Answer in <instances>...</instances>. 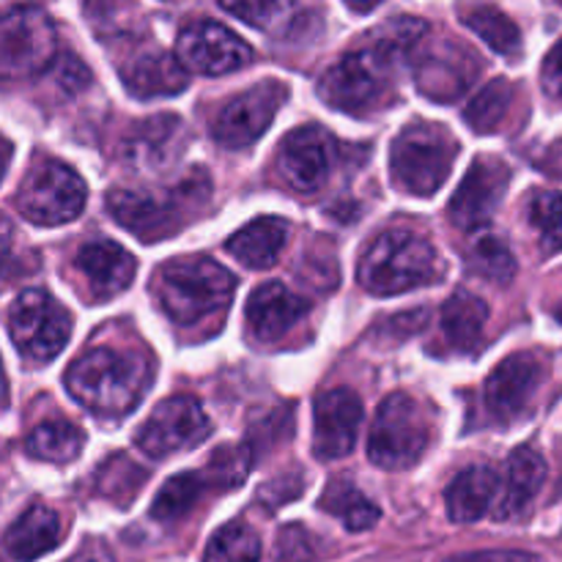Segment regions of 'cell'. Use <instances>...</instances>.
Instances as JSON below:
<instances>
[{
  "mask_svg": "<svg viewBox=\"0 0 562 562\" xmlns=\"http://www.w3.org/2000/svg\"><path fill=\"white\" fill-rule=\"evenodd\" d=\"M428 25L417 16H395L366 38L362 47L340 58L318 82V97L335 110L362 115L387 102L395 71L420 47Z\"/></svg>",
  "mask_w": 562,
  "mask_h": 562,
  "instance_id": "obj_1",
  "label": "cell"
},
{
  "mask_svg": "<svg viewBox=\"0 0 562 562\" xmlns=\"http://www.w3.org/2000/svg\"><path fill=\"white\" fill-rule=\"evenodd\" d=\"M151 387V366L137 351L91 349L66 371V390L93 415H130Z\"/></svg>",
  "mask_w": 562,
  "mask_h": 562,
  "instance_id": "obj_2",
  "label": "cell"
},
{
  "mask_svg": "<svg viewBox=\"0 0 562 562\" xmlns=\"http://www.w3.org/2000/svg\"><path fill=\"white\" fill-rule=\"evenodd\" d=\"M234 274L203 256L173 258L154 278L159 307L181 327H192L214 313H223L234 300Z\"/></svg>",
  "mask_w": 562,
  "mask_h": 562,
  "instance_id": "obj_3",
  "label": "cell"
},
{
  "mask_svg": "<svg viewBox=\"0 0 562 562\" xmlns=\"http://www.w3.org/2000/svg\"><path fill=\"white\" fill-rule=\"evenodd\" d=\"M209 195H212V181L206 170H195L165 192L110 190L108 212L137 239L159 241L176 234L209 201Z\"/></svg>",
  "mask_w": 562,
  "mask_h": 562,
  "instance_id": "obj_4",
  "label": "cell"
},
{
  "mask_svg": "<svg viewBox=\"0 0 562 562\" xmlns=\"http://www.w3.org/2000/svg\"><path fill=\"white\" fill-rule=\"evenodd\" d=\"M357 278L368 294L395 296L442 278V261L423 236L412 231H387L368 247Z\"/></svg>",
  "mask_w": 562,
  "mask_h": 562,
  "instance_id": "obj_5",
  "label": "cell"
},
{
  "mask_svg": "<svg viewBox=\"0 0 562 562\" xmlns=\"http://www.w3.org/2000/svg\"><path fill=\"white\" fill-rule=\"evenodd\" d=\"M459 157V143L445 126L412 124L390 148V176L409 195L428 198L448 181Z\"/></svg>",
  "mask_w": 562,
  "mask_h": 562,
  "instance_id": "obj_6",
  "label": "cell"
},
{
  "mask_svg": "<svg viewBox=\"0 0 562 562\" xmlns=\"http://www.w3.org/2000/svg\"><path fill=\"white\" fill-rule=\"evenodd\" d=\"M431 428L423 406L412 395L393 393L379 404L373 417L368 456L382 470H406L428 448Z\"/></svg>",
  "mask_w": 562,
  "mask_h": 562,
  "instance_id": "obj_7",
  "label": "cell"
},
{
  "mask_svg": "<svg viewBox=\"0 0 562 562\" xmlns=\"http://www.w3.org/2000/svg\"><path fill=\"white\" fill-rule=\"evenodd\" d=\"M58 53V36L49 14L36 5H20L0 14V80H25L47 69Z\"/></svg>",
  "mask_w": 562,
  "mask_h": 562,
  "instance_id": "obj_8",
  "label": "cell"
},
{
  "mask_svg": "<svg viewBox=\"0 0 562 562\" xmlns=\"http://www.w3.org/2000/svg\"><path fill=\"white\" fill-rule=\"evenodd\" d=\"M9 333L16 351L33 366L53 362L71 338V316L47 291H22L9 307Z\"/></svg>",
  "mask_w": 562,
  "mask_h": 562,
  "instance_id": "obj_9",
  "label": "cell"
},
{
  "mask_svg": "<svg viewBox=\"0 0 562 562\" xmlns=\"http://www.w3.org/2000/svg\"><path fill=\"white\" fill-rule=\"evenodd\" d=\"M86 195V181L77 176L75 168L58 159H44L22 181L16 192V209L22 217L36 225H64L82 212Z\"/></svg>",
  "mask_w": 562,
  "mask_h": 562,
  "instance_id": "obj_10",
  "label": "cell"
},
{
  "mask_svg": "<svg viewBox=\"0 0 562 562\" xmlns=\"http://www.w3.org/2000/svg\"><path fill=\"white\" fill-rule=\"evenodd\" d=\"M212 434V420L190 395L162 401L137 431V448L148 459H165L201 445Z\"/></svg>",
  "mask_w": 562,
  "mask_h": 562,
  "instance_id": "obj_11",
  "label": "cell"
},
{
  "mask_svg": "<svg viewBox=\"0 0 562 562\" xmlns=\"http://www.w3.org/2000/svg\"><path fill=\"white\" fill-rule=\"evenodd\" d=\"M289 88L278 80H263L231 99L212 121V137L225 148H247L256 143L278 115Z\"/></svg>",
  "mask_w": 562,
  "mask_h": 562,
  "instance_id": "obj_12",
  "label": "cell"
},
{
  "mask_svg": "<svg viewBox=\"0 0 562 562\" xmlns=\"http://www.w3.org/2000/svg\"><path fill=\"white\" fill-rule=\"evenodd\" d=\"M176 58L187 71L217 77L250 64L252 49L247 47L245 38H239L220 22L198 20L179 33Z\"/></svg>",
  "mask_w": 562,
  "mask_h": 562,
  "instance_id": "obj_13",
  "label": "cell"
},
{
  "mask_svg": "<svg viewBox=\"0 0 562 562\" xmlns=\"http://www.w3.org/2000/svg\"><path fill=\"white\" fill-rule=\"evenodd\" d=\"M481 75V58L461 42H437L420 49L415 82L434 102H456Z\"/></svg>",
  "mask_w": 562,
  "mask_h": 562,
  "instance_id": "obj_14",
  "label": "cell"
},
{
  "mask_svg": "<svg viewBox=\"0 0 562 562\" xmlns=\"http://www.w3.org/2000/svg\"><path fill=\"white\" fill-rule=\"evenodd\" d=\"M510 168L497 157H477L450 201V223L461 231H475L494 217L510 184Z\"/></svg>",
  "mask_w": 562,
  "mask_h": 562,
  "instance_id": "obj_15",
  "label": "cell"
},
{
  "mask_svg": "<svg viewBox=\"0 0 562 562\" xmlns=\"http://www.w3.org/2000/svg\"><path fill=\"white\" fill-rule=\"evenodd\" d=\"M335 162V140L318 124L300 126L280 143L278 168L285 184L296 192H316L327 181Z\"/></svg>",
  "mask_w": 562,
  "mask_h": 562,
  "instance_id": "obj_16",
  "label": "cell"
},
{
  "mask_svg": "<svg viewBox=\"0 0 562 562\" xmlns=\"http://www.w3.org/2000/svg\"><path fill=\"white\" fill-rule=\"evenodd\" d=\"M547 366L532 351L510 355L494 368L486 382V406L497 420H519L532 406V398L541 390Z\"/></svg>",
  "mask_w": 562,
  "mask_h": 562,
  "instance_id": "obj_17",
  "label": "cell"
},
{
  "mask_svg": "<svg viewBox=\"0 0 562 562\" xmlns=\"http://www.w3.org/2000/svg\"><path fill=\"white\" fill-rule=\"evenodd\" d=\"M362 423V401L355 390L335 387L313 406V453L322 461L344 459L357 442Z\"/></svg>",
  "mask_w": 562,
  "mask_h": 562,
  "instance_id": "obj_18",
  "label": "cell"
},
{
  "mask_svg": "<svg viewBox=\"0 0 562 562\" xmlns=\"http://www.w3.org/2000/svg\"><path fill=\"white\" fill-rule=\"evenodd\" d=\"M187 126L179 115H154L132 126L124 143V159L137 173H162L184 154Z\"/></svg>",
  "mask_w": 562,
  "mask_h": 562,
  "instance_id": "obj_19",
  "label": "cell"
},
{
  "mask_svg": "<svg viewBox=\"0 0 562 562\" xmlns=\"http://www.w3.org/2000/svg\"><path fill=\"white\" fill-rule=\"evenodd\" d=\"M75 267L86 278V285L93 300H113V296H119L121 291L130 289L132 278L137 272L135 256L110 239L82 245L75 258Z\"/></svg>",
  "mask_w": 562,
  "mask_h": 562,
  "instance_id": "obj_20",
  "label": "cell"
},
{
  "mask_svg": "<svg viewBox=\"0 0 562 562\" xmlns=\"http://www.w3.org/2000/svg\"><path fill=\"white\" fill-rule=\"evenodd\" d=\"M307 313V302L300 294L280 283H263L256 289L247 300V327H250L252 338L261 344H272L280 335L289 333L296 322Z\"/></svg>",
  "mask_w": 562,
  "mask_h": 562,
  "instance_id": "obj_21",
  "label": "cell"
},
{
  "mask_svg": "<svg viewBox=\"0 0 562 562\" xmlns=\"http://www.w3.org/2000/svg\"><path fill=\"white\" fill-rule=\"evenodd\" d=\"M121 80L135 99H157L184 91L190 82V71L179 64L176 55L151 49V53H140L130 64L121 66Z\"/></svg>",
  "mask_w": 562,
  "mask_h": 562,
  "instance_id": "obj_22",
  "label": "cell"
},
{
  "mask_svg": "<svg viewBox=\"0 0 562 562\" xmlns=\"http://www.w3.org/2000/svg\"><path fill=\"white\" fill-rule=\"evenodd\" d=\"M64 521L47 505H31L5 532V549L16 562H33L64 541Z\"/></svg>",
  "mask_w": 562,
  "mask_h": 562,
  "instance_id": "obj_23",
  "label": "cell"
},
{
  "mask_svg": "<svg viewBox=\"0 0 562 562\" xmlns=\"http://www.w3.org/2000/svg\"><path fill=\"white\" fill-rule=\"evenodd\" d=\"M499 494V475L492 467H467L445 492L448 516L456 525H470L492 510Z\"/></svg>",
  "mask_w": 562,
  "mask_h": 562,
  "instance_id": "obj_24",
  "label": "cell"
},
{
  "mask_svg": "<svg viewBox=\"0 0 562 562\" xmlns=\"http://www.w3.org/2000/svg\"><path fill=\"white\" fill-rule=\"evenodd\" d=\"M543 481H547V461H543V456L536 448H530V445L516 448L508 459L505 492L499 497L494 516L497 519L519 516L536 499V494L541 492Z\"/></svg>",
  "mask_w": 562,
  "mask_h": 562,
  "instance_id": "obj_25",
  "label": "cell"
},
{
  "mask_svg": "<svg viewBox=\"0 0 562 562\" xmlns=\"http://www.w3.org/2000/svg\"><path fill=\"white\" fill-rule=\"evenodd\" d=\"M289 239V223L283 217H258L228 239V252L250 269H267L278 261Z\"/></svg>",
  "mask_w": 562,
  "mask_h": 562,
  "instance_id": "obj_26",
  "label": "cell"
},
{
  "mask_svg": "<svg viewBox=\"0 0 562 562\" xmlns=\"http://www.w3.org/2000/svg\"><path fill=\"white\" fill-rule=\"evenodd\" d=\"M488 322V305L470 291H456L442 307V329L456 351H475L483 327Z\"/></svg>",
  "mask_w": 562,
  "mask_h": 562,
  "instance_id": "obj_27",
  "label": "cell"
},
{
  "mask_svg": "<svg viewBox=\"0 0 562 562\" xmlns=\"http://www.w3.org/2000/svg\"><path fill=\"white\" fill-rule=\"evenodd\" d=\"M318 508L327 510L329 516L340 521L346 530L362 532L371 530L379 521V508L349 481H333L324 488L322 499H318Z\"/></svg>",
  "mask_w": 562,
  "mask_h": 562,
  "instance_id": "obj_28",
  "label": "cell"
},
{
  "mask_svg": "<svg viewBox=\"0 0 562 562\" xmlns=\"http://www.w3.org/2000/svg\"><path fill=\"white\" fill-rule=\"evenodd\" d=\"M82 445H86V434L69 420H49L33 428L27 437L25 450L27 456L38 461H49V464H69L80 456Z\"/></svg>",
  "mask_w": 562,
  "mask_h": 562,
  "instance_id": "obj_29",
  "label": "cell"
},
{
  "mask_svg": "<svg viewBox=\"0 0 562 562\" xmlns=\"http://www.w3.org/2000/svg\"><path fill=\"white\" fill-rule=\"evenodd\" d=\"M461 16H464V25L477 38H483L494 53L505 55V58H516L521 53L519 25L499 9H494V5H472V9L461 11Z\"/></svg>",
  "mask_w": 562,
  "mask_h": 562,
  "instance_id": "obj_30",
  "label": "cell"
},
{
  "mask_svg": "<svg viewBox=\"0 0 562 562\" xmlns=\"http://www.w3.org/2000/svg\"><path fill=\"white\" fill-rule=\"evenodd\" d=\"M514 99H516L514 82L508 80L488 82V86L472 99L470 108L464 110L467 124H470L475 132H481V135H492V132H497L499 126L505 124L510 108H514Z\"/></svg>",
  "mask_w": 562,
  "mask_h": 562,
  "instance_id": "obj_31",
  "label": "cell"
},
{
  "mask_svg": "<svg viewBox=\"0 0 562 562\" xmlns=\"http://www.w3.org/2000/svg\"><path fill=\"white\" fill-rule=\"evenodd\" d=\"M146 483V470L126 456H113L93 475V488L115 505H130Z\"/></svg>",
  "mask_w": 562,
  "mask_h": 562,
  "instance_id": "obj_32",
  "label": "cell"
},
{
  "mask_svg": "<svg viewBox=\"0 0 562 562\" xmlns=\"http://www.w3.org/2000/svg\"><path fill=\"white\" fill-rule=\"evenodd\" d=\"M203 562H261V541L250 525L231 521L214 532Z\"/></svg>",
  "mask_w": 562,
  "mask_h": 562,
  "instance_id": "obj_33",
  "label": "cell"
},
{
  "mask_svg": "<svg viewBox=\"0 0 562 562\" xmlns=\"http://www.w3.org/2000/svg\"><path fill=\"white\" fill-rule=\"evenodd\" d=\"M206 492V483H203L201 472H181V475L170 477L159 494L154 497L151 516L157 521H176L187 514L190 508H195L198 499Z\"/></svg>",
  "mask_w": 562,
  "mask_h": 562,
  "instance_id": "obj_34",
  "label": "cell"
},
{
  "mask_svg": "<svg viewBox=\"0 0 562 562\" xmlns=\"http://www.w3.org/2000/svg\"><path fill=\"white\" fill-rule=\"evenodd\" d=\"M470 269L492 283H510L516 278V258L499 236H481L467 252Z\"/></svg>",
  "mask_w": 562,
  "mask_h": 562,
  "instance_id": "obj_35",
  "label": "cell"
},
{
  "mask_svg": "<svg viewBox=\"0 0 562 562\" xmlns=\"http://www.w3.org/2000/svg\"><path fill=\"white\" fill-rule=\"evenodd\" d=\"M530 225L538 231L543 252H560L562 250V195L552 190L532 192L530 206Z\"/></svg>",
  "mask_w": 562,
  "mask_h": 562,
  "instance_id": "obj_36",
  "label": "cell"
},
{
  "mask_svg": "<svg viewBox=\"0 0 562 562\" xmlns=\"http://www.w3.org/2000/svg\"><path fill=\"white\" fill-rule=\"evenodd\" d=\"M250 459L252 453L247 448H220L217 453L209 459V464L203 467L201 477L203 483H206V488H217V492H223V488H236L241 486V481L247 477V472H250Z\"/></svg>",
  "mask_w": 562,
  "mask_h": 562,
  "instance_id": "obj_37",
  "label": "cell"
},
{
  "mask_svg": "<svg viewBox=\"0 0 562 562\" xmlns=\"http://www.w3.org/2000/svg\"><path fill=\"white\" fill-rule=\"evenodd\" d=\"M223 11L239 16L247 25L263 27L269 33H280L289 25V14H294L296 5L291 3H223Z\"/></svg>",
  "mask_w": 562,
  "mask_h": 562,
  "instance_id": "obj_38",
  "label": "cell"
},
{
  "mask_svg": "<svg viewBox=\"0 0 562 562\" xmlns=\"http://www.w3.org/2000/svg\"><path fill=\"white\" fill-rule=\"evenodd\" d=\"M322 554V543L311 530L300 525H289L278 532V560L280 562H313Z\"/></svg>",
  "mask_w": 562,
  "mask_h": 562,
  "instance_id": "obj_39",
  "label": "cell"
},
{
  "mask_svg": "<svg viewBox=\"0 0 562 562\" xmlns=\"http://www.w3.org/2000/svg\"><path fill=\"white\" fill-rule=\"evenodd\" d=\"M541 86L552 102L562 104V38L549 49V55L543 58L541 66Z\"/></svg>",
  "mask_w": 562,
  "mask_h": 562,
  "instance_id": "obj_40",
  "label": "cell"
},
{
  "mask_svg": "<svg viewBox=\"0 0 562 562\" xmlns=\"http://www.w3.org/2000/svg\"><path fill=\"white\" fill-rule=\"evenodd\" d=\"M55 80L66 88V91H80L88 82V69L86 64L75 58V55H64L55 66Z\"/></svg>",
  "mask_w": 562,
  "mask_h": 562,
  "instance_id": "obj_41",
  "label": "cell"
},
{
  "mask_svg": "<svg viewBox=\"0 0 562 562\" xmlns=\"http://www.w3.org/2000/svg\"><path fill=\"white\" fill-rule=\"evenodd\" d=\"M445 562H538L532 554L514 552V549H486V552H467L448 558Z\"/></svg>",
  "mask_w": 562,
  "mask_h": 562,
  "instance_id": "obj_42",
  "label": "cell"
},
{
  "mask_svg": "<svg viewBox=\"0 0 562 562\" xmlns=\"http://www.w3.org/2000/svg\"><path fill=\"white\" fill-rule=\"evenodd\" d=\"M66 562H113V554H110L108 547H102V543H88L82 552H77L75 558Z\"/></svg>",
  "mask_w": 562,
  "mask_h": 562,
  "instance_id": "obj_43",
  "label": "cell"
},
{
  "mask_svg": "<svg viewBox=\"0 0 562 562\" xmlns=\"http://www.w3.org/2000/svg\"><path fill=\"white\" fill-rule=\"evenodd\" d=\"M9 247H11V225L0 217V263H3L5 256H9Z\"/></svg>",
  "mask_w": 562,
  "mask_h": 562,
  "instance_id": "obj_44",
  "label": "cell"
},
{
  "mask_svg": "<svg viewBox=\"0 0 562 562\" xmlns=\"http://www.w3.org/2000/svg\"><path fill=\"white\" fill-rule=\"evenodd\" d=\"M9 159H11V148H9V143L0 140V179H3L5 168H9Z\"/></svg>",
  "mask_w": 562,
  "mask_h": 562,
  "instance_id": "obj_45",
  "label": "cell"
},
{
  "mask_svg": "<svg viewBox=\"0 0 562 562\" xmlns=\"http://www.w3.org/2000/svg\"><path fill=\"white\" fill-rule=\"evenodd\" d=\"M9 404V382H5V373H3V362H0V409Z\"/></svg>",
  "mask_w": 562,
  "mask_h": 562,
  "instance_id": "obj_46",
  "label": "cell"
},
{
  "mask_svg": "<svg viewBox=\"0 0 562 562\" xmlns=\"http://www.w3.org/2000/svg\"><path fill=\"white\" fill-rule=\"evenodd\" d=\"M554 318H558V322L562 324V302H560L558 307H554Z\"/></svg>",
  "mask_w": 562,
  "mask_h": 562,
  "instance_id": "obj_47",
  "label": "cell"
}]
</instances>
